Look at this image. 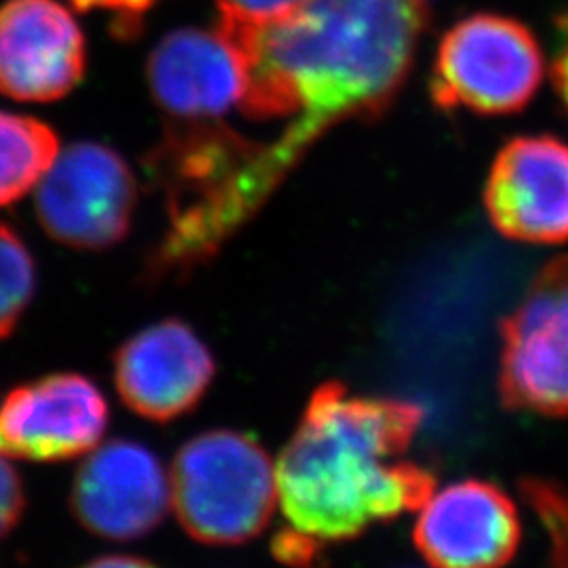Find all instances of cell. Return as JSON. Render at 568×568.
Here are the masks:
<instances>
[{
	"instance_id": "obj_1",
	"label": "cell",
	"mask_w": 568,
	"mask_h": 568,
	"mask_svg": "<svg viewBox=\"0 0 568 568\" xmlns=\"http://www.w3.org/2000/svg\"><path fill=\"white\" fill-rule=\"evenodd\" d=\"M419 0H307L288 20L225 34L246 61L241 110L291 116L305 142L345 119L379 114L413 65L424 30Z\"/></svg>"
},
{
	"instance_id": "obj_2",
	"label": "cell",
	"mask_w": 568,
	"mask_h": 568,
	"mask_svg": "<svg viewBox=\"0 0 568 568\" xmlns=\"http://www.w3.org/2000/svg\"><path fill=\"white\" fill-rule=\"evenodd\" d=\"M422 406L316 387L276 464L278 501L291 528L321 548L422 508L436 488L426 467L405 459Z\"/></svg>"
},
{
	"instance_id": "obj_3",
	"label": "cell",
	"mask_w": 568,
	"mask_h": 568,
	"mask_svg": "<svg viewBox=\"0 0 568 568\" xmlns=\"http://www.w3.org/2000/svg\"><path fill=\"white\" fill-rule=\"evenodd\" d=\"M307 148L293 126L272 142H257L217 119L169 122L145 159L166 213L145 278H187L211 262L262 211Z\"/></svg>"
},
{
	"instance_id": "obj_4",
	"label": "cell",
	"mask_w": 568,
	"mask_h": 568,
	"mask_svg": "<svg viewBox=\"0 0 568 568\" xmlns=\"http://www.w3.org/2000/svg\"><path fill=\"white\" fill-rule=\"evenodd\" d=\"M171 508L204 546H241L262 535L276 508V466L255 436L209 429L183 445L171 466Z\"/></svg>"
},
{
	"instance_id": "obj_5",
	"label": "cell",
	"mask_w": 568,
	"mask_h": 568,
	"mask_svg": "<svg viewBox=\"0 0 568 568\" xmlns=\"http://www.w3.org/2000/svg\"><path fill=\"white\" fill-rule=\"evenodd\" d=\"M544 74L541 47L520 21L476 13L438 44L432 98L443 110L509 114L532 100Z\"/></svg>"
},
{
	"instance_id": "obj_6",
	"label": "cell",
	"mask_w": 568,
	"mask_h": 568,
	"mask_svg": "<svg viewBox=\"0 0 568 568\" xmlns=\"http://www.w3.org/2000/svg\"><path fill=\"white\" fill-rule=\"evenodd\" d=\"M499 389L508 408L568 417V257L549 262L501 325Z\"/></svg>"
},
{
	"instance_id": "obj_7",
	"label": "cell",
	"mask_w": 568,
	"mask_h": 568,
	"mask_svg": "<svg viewBox=\"0 0 568 568\" xmlns=\"http://www.w3.org/2000/svg\"><path fill=\"white\" fill-rule=\"evenodd\" d=\"M138 204V183L119 152L79 142L55 156L37 185V215L58 243L102 251L126 236Z\"/></svg>"
},
{
	"instance_id": "obj_8",
	"label": "cell",
	"mask_w": 568,
	"mask_h": 568,
	"mask_svg": "<svg viewBox=\"0 0 568 568\" xmlns=\"http://www.w3.org/2000/svg\"><path fill=\"white\" fill-rule=\"evenodd\" d=\"M110 410L102 389L81 373H53L0 398V455L60 464L100 447Z\"/></svg>"
},
{
	"instance_id": "obj_9",
	"label": "cell",
	"mask_w": 568,
	"mask_h": 568,
	"mask_svg": "<svg viewBox=\"0 0 568 568\" xmlns=\"http://www.w3.org/2000/svg\"><path fill=\"white\" fill-rule=\"evenodd\" d=\"M70 508L82 527L102 539H142L171 508V480L150 448L116 438L84 457L74 474Z\"/></svg>"
},
{
	"instance_id": "obj_10",
	"label": "cell",
	"mask_w": 568,
	"mask_h": 568,
	"mask_svg": "<svg viewBox=\"0 0 568 568\" xmlns=\"http://www.w3.org/2000/svg\"><path fill=\"white\" fill-rule=\"evenodd\" d=\"M215 373L213 352L180 318L145 326L114 352V384L122 403L156 424L196 408Z\"/></svg>"
},
{
	"instance_id": "obj_11",
	"label": "cell",
	"mask_w": 568,
	"mask_h": 568,
	"mask_svg": "<svg viewBox=\"0 0 568 568\" xmlns=\"http://www.w3.org/2000/svg\"><path fill=\"white\" fill-rule=\"evenodd\" d=\"M485 204L493 225L528 244L568 241V145L549 138H516L488 173Z\"/></svg>"
},
{
	"instance_id": "obj_12",
	"label": "cell",
	"mask_w": 568,
	"mask_h": 568,
	"mask_svg": "<svg viewBox=\"0 0 568 568\" xmlns=\"http://www.w3.org/2000/svg\"><path fill=\"white\" fill-rule=\"evenodd\" d=\"M87 44L79 23L55 0H7L0 7V93L53 102L84 77Z\"/></svg>"
},
{
	"instance_id": "obj_13",
	"label": "cell",
	"mask_w": 568,
	"mask_h": 568,
	"mask_svg": "<svg viewBox=\"0 0 568 568\" xmlns=\"http://www.w3.org/2000/svg\"><path fill=\"white\" fill-rule=\"evenodd\" d=\"M413 537L432 568H504L520 546V518L501 488L462 480L429 495Z\"/></svg>"
},
{
	"instance_id": "obj_14",
	"label": "cell",
	"mask_w": 568,
	"mask_h": 568,
	"mask_svg": "<svg viewBox=\"0 0 568 568\" xmlns=\"http://www.w3.org/2000/svg\"><path fill=\"white\" fill-rule=\"evenodd\" d=\"M148 84L173 121H215L243 102L246 61L220 26L182 28L152 51Z\"/></svg>"
},
{
	"instance_id": "obj_15",
	"label": "cell",
	"mask_w": 568,
	"mask_h": 568,
	"mask_svg": "<svg viewBox=\"0 0 568 568\" xmlns=\"http://www.w3.org/2000/svg\"><path fill=\"white\" fill-rule=\"evenodd\" d=\"M58 154V135L49 124L0 110V206L37 187Z\"/></svg>"
},
{
	"instance_id": "obj_16",
	"label": "cell",
	"mask_w": 568,
	"mask_h": 568,
	"mask_svg": "<svg viewBox=\"0 0 568 568\" xmlns=\"http://www.w3.org/2000/svg\"><path fill=\"white\" fill-rule=\"evenodd\" d=\"M37 293V264L20 234L0 222V339L13 335Z\"/></svg>"
},
{
	"instance_id": "obj_17",
	"label": "cell",
	"mask_w": 568,
	"mask_h": 568,
	"mask_svg": "<svg viewBox=\"0 0 568 568\" xmlns=\"http://www.w3.org/2000/svg\"><path fill=\"white\" fill-rule=\"evenodd\" d=\"M222 28L236 34L257 32L295 16L307 0H215Z\"/></svg>"
},
{
	"instance_id": "obj_18",
	"label": "cell",
	"mask_w": 568,
	"mask_h": 568,
	"mask_svg": "<svg viewBox=\"0 0 568 568\" xmlns=\"http://www.w3.org/2000/svg\"><path fill=\"white\" fill-rule=\"evenodd\" d=\"M26 493L18 469L0 455V541L20 525Z\"/></svg>"
},
{
	"instance_id": "obj_19",
	"label": "cell",
	"mask_w": 568,
	"mask_h": 568,
	"mask_svg": "<svg viewBox=\"0 0 568 568\" xmlns=\"http://www.w3.org/2000/svg\"><path fill=\"white\" fill-rule=\"evenodd\" d=\"M79 11H110L116 13L126 20H133L138 16H142L143 11H148L156 0H70Z\"/></svg>"
},
{
	"instance_id": "obj_20",
	"label": "cell",
	"mask_w": 568,
	"mask_h": 568,
	"mask_svg": "<svg viewBox=\"0 0 568 568\" xmlns=\"http://www.w3.org/2000/svg\"><path fill=\"white\" fill-rule=\"evenodd\" d=\"M554 81L568 108V16L558 21V51L554 60Z\"/></svg>"
},
{
	"instance_id": "obj_21",
	"label": "cell",
	"mask_w": 568,
	"mask_h": 568,
	"mask_svg": "<svg viewBox=\"0 0 568 568\" xmlns=\"http://www.w3.org/2000/svg\"><path fill=\"white\" fill-rule=\"evenodd\" d=\"M82 568H159L150 560H143L140 556H126V554H110L91 560Z\"/></svg>"
},
{
	"instance_id": "obj_22",
	"label": "cell",
	"mask_w": 568,
	"mask_h": 568,
	"mask_svg": "<svg viewBox=\"0 0 568 568\" xmlns=\"http://www.w3.org/2000/svg\"><path fill=\"white\" fill-rule=\"evenodd\" d=\"M419 2H424V4H426V0H419Z\"/></svg>"
}]
</instances>
